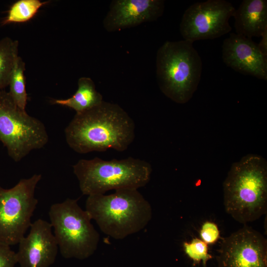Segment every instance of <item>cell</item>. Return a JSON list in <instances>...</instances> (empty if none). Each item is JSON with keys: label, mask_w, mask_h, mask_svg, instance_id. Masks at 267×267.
Returning a JSON list of instances; mask_svg holds the SVG:
<instances>
[{"label": "cell", "mask_w": 267, "mask_h": 267, "mask_svg": "<svg viewBox=\"0 0 267 267\" xmlns=\"http://www.w3.org/2000/svg\"><path fill=\"white\" fill-rule=\"evenodd\" d=\"M162 0H115L103 20L108 32L133 27L157 19L163 13Z\"/></svg>", "instance_id": "4fadbf2b"}, {"label": "cell", "mask_w": 267, "mask_h": 267, "mask_svg": "<svg viewBox=\"0 0 267 267\" xmlns=\"http://www.w3.org/2000/svg\"><path fill=\"white\" fill-rule=\"evenodd\" d=\"M235 8L224 0H208L197 2L184 11L179 30L183 40L193 43L201 40L214 39L231 30L229 19Z\"/></svg>", "instance_id": "9c48e42d"}, {"label": "cell", "mask_w": 267, "mask_h": 267, "mask_svg": "<svg viewBox=\"0 0 267 267\" xmlns=\"http://www.w3.org/2000/svg\"><path fill=\"white\" fill-rule=\"evenodd\" d=\"M30 228L28 235L18 243L17 263L20 267H49L54 263L58 250L51 224L39 219Z\"/></svg>", "instance_id": "8fae6325"}, {"label": "cell", "mask_w": 267, "mask_h": 267, "mask_svg": "<svg viewBox=\"0 0 267 267\" xmlns=\"http://www.w3.org/2000/svg\"><path fill=\"white\" fill-rule=\"evenodd\" d=\"M103 101L102 96L96 90L93 81L89 77H84L78 80V89L71 97L64 99H53L51 102L80 113L98 105Z\"/></svg>", "instance_id": "9a60e30c"}, {"label": "cell", "mask_w": 267, "mask_h": 267, "mask_svg": "<svg viewBox=\"0 0 267 267\" xmlns=\"http://www.w3.org/2000/svg\"><path fill=\"white\" fill-rule=\"evenodd\" d=\"M261 40L258 45V47L261 53L267 56V29L263 33Z\"/></svg>", "instance_id": "7402d4cb"}, {"label": "cell", "mask_w": 267, "mask_h": 267, "mask_svg": "<svg viewBox=\"0 0 267 267\" xmlns=\"http://www.w3.org/2000/svg\"><path fill=\"white\" fill-rule=\"evenodd\" d=\"M183 245L185 254L195 263L202 262L206 267L208 261L212 258L208 253L207 244L201 239L195 238L190 243L184 242Z\"/></svg>", "instance_id": "d6986e66"}, {"label": "cell", "mask_w": 267, "mask_h": 267, "mask_svg": "<svg viewBox=\"0 0 267 267\" xmlns=\"http://www.w3.org/2000/svg\"><path fill=\"white\" fill-rule=\"evenodd\" d=\"M267 56L251 39L231 33L222 45V59L228 67L241 74L267 80Z\"/></svg>", "instance_id": "7c38bea8"}, {"label": "cell", "mask_w": 267, "mask_h": 267, "mask_svg": "<svg viewBox=\"0 0 267 267\" xmlns=\"http://www.w3.org/2000/svg\"><path fill=\"white\" fill-rule=\"evenodd\" d=\"M219 235V230L215 223L206 222L202 225L200 236L201 240L207 244L215 243L218 239Z\"/></svg>", "instance_id": "ffe728a7"}, {"label": "cell", "mask_w": 267, "mask_h": 267, "mask_svg": "<svg viewBox=\"0 0 267 267\" xmlns=\"http://www.w3.org/2000/svg\"><path fill=\"white\" fill-rule=\"evenodd\" d=\"M49 218L60 253L65 259L84 260L92 255L99 241V234L78 199L67 198L52 204Z\"/></svg>", "instance_id": "8992f818"}, {"label": "cell", "mask_w": 267, "mask_h": 267, "mask_svg": "<svg viewBox=\"0 0 267 267\" xmlns=\"http://www.w3.org/2000/svg\"><path fill=\"white\" fill-rule=\"evenodd\" d=\"M17 263L16 253L9 245L0 242V267H14Z\"/></svg>", "instance_id": "44dd1931"}, {"label": "cell", "mask_w": 267, "mask_h": 267, "mask_svg": "<svg viewBox=\"0 0 267 267\" xmlns=\"http://www.w3.org/2000/svg\"><path fill=\"white\" fill-rule=\"evenodd\" d=\"M233 17L237 34L250 39L261 37L267 29V1L244 0Z\"/></svg>", "instance_id": "5bb4252c"}, {"label": "cell", "mask_w": 267, "mask_h": 267, "mask_svg": "<svg viewBox=\"0 0 267 267\" xmlns=\"http://www.w3.org/2000/svg\"><path fill=\"white\" fill-rule=\"evenodd\" d=\"M85 210L105 234L115 239H123L137 233L152 218L149 202L133 188L115 190L109 194L88 196Z\"/></svg>", "instance_id": "3957f363"}, {"label": "cell", "mask_w": 267, "mask_h": 267, "mask_svg": "<svg viewBox=\"0 0 267 267\" xmlns=\"http://www.w3.org/2000/svg\"><path fill=\"white\" fill-rule=\"evenodd\" d=\"M73 169L80 190L88 196L111 190L138 189L149 182L152 171L148 162L131 157L111 160L98 157L80 159Z\"/></svg>", "instance_id": "5b68a950"}, {"label": "cell", "mask_w": 267, "mask_h": 267, "mask_svg": "<svg viewBox=\"0 0 267 267\" xmlns=\"http://www.w3.org/2000/svg\"><path fill=\"white\" fill-rule=\"evenodd\" d=\"M41 178V174H35L11 188L0 186V242L14 245L25 236L38 203L35 191Z\"/></svg>", "instance_id": "ba28073f"}, {"label": "cell", "mask_w": 267, "mask_h": 267, "mask_svg": "<svg viewBox=\"0 0 267 267\" xmlns=\"http://www.w3.org/2000/svg\"><path fill=\"white\" fill-rule=\"evenodd\" d=\"M218 252V267H267L266 238L245 225L224 238Z\"/></svg>", "instance_id": "30bf717a"}, {"label": "cell", "mask_w": 267, "mask_h": 267, "mask_svg": "<svg viewBox=\"0 0 267 267\" xmlns=\"http://www.w3.org/2000/svg\"><path fill=\"white\" fill-rule=\"evenodd\" d=\"M19 42L10 38L0 40V90L9 84L16 58L18 56Z\"/></svg>", "instance_id": "2e32d148"}, {"label": "cell", "mask_w": 267, "mask_h": 267, "mask_svg": "<svg viewBox=\"0 0 267 267\" xmlns=\"http://www.w3.org/2000/svg\"><path fill=\"white\" fill-rule=\"evenodd\" d=\"M225 211L235 221L246 224L266 214L267 162L249 154L231 166L223 183Z\"/></svg>", "instance_id": "7a4b0ae2"}, {"label": "cell", "mask_w": 267, "mask_h": 267, "mask_svg": "<svg viewBox=\"0 0 267 267\" xmlns=\"http://www.w3.org/2000/svg\"><path fill=\"white\" fill-rule=\"evenodd\" d=\"M156 66L161 91L176 103L188 102L198 88L202 71V59L193 43L165 42L157 50Z\"/></svg>", "instance_id": "277c9868"}, {"label": "cell", "mask_w": 267, "mask_h": 267, "mask_svg": "<svg viewBox=\"0 0 267 267\" xmlns=\"http://www.w3.org/2000/svg\"><path fill=\"white\" fill-rule=\"evenodd\" d=\"M0 141L15 162L48 141L43 123L19 107L4 89L0 90Z\"/></svg>", "instance_id": "52a82bcc"}, {"label": "cell", "mask_w": 267, "mask_h": 267, "mask_svg": "<svg viewBox=\"0 0 267 267\" xmlns=\"http://www.w3.org/2000/svg\"><path fill=\"white\" fill-rule=\"evenodd\" d=\"M25 63L19 55L16 58L10 77L9 93L16 105L26 110L27 93L24 76Z\"/></svg>", "instance_id": "ac0fdd59"}, {"label": "cell", "mask_w": 267, "mask_h": 267, "mask_svg": "<svg viewBox=\"0 0 267 267\" xmlns=\"http://www.w3.org/2000/svg\"><path fill=\"white\" fill-rule=\"evenodd\" d=\"M69 146L77 153L126 150L135 137V125L118 104L103 101L87 111L76 113L65 129Z\"/></svg>", "instance_id": "6da1fadb"}, {"label": "cell", "mask_w": 267, "mask_h": 267, "mask_svg": "<svg viewBox=\"0 0 267 267\" xmlns=\"http://www.w3.org/2000/svg\"><path fill=\"white\" fill-rule=\"evenodd\" d=\"M48 2L40 0H17L9 7L6 17L1 22V25L27 22L32 19L39 9Z\"/></svg>", "instance_id": "e0dca14e"}]
</instances>
